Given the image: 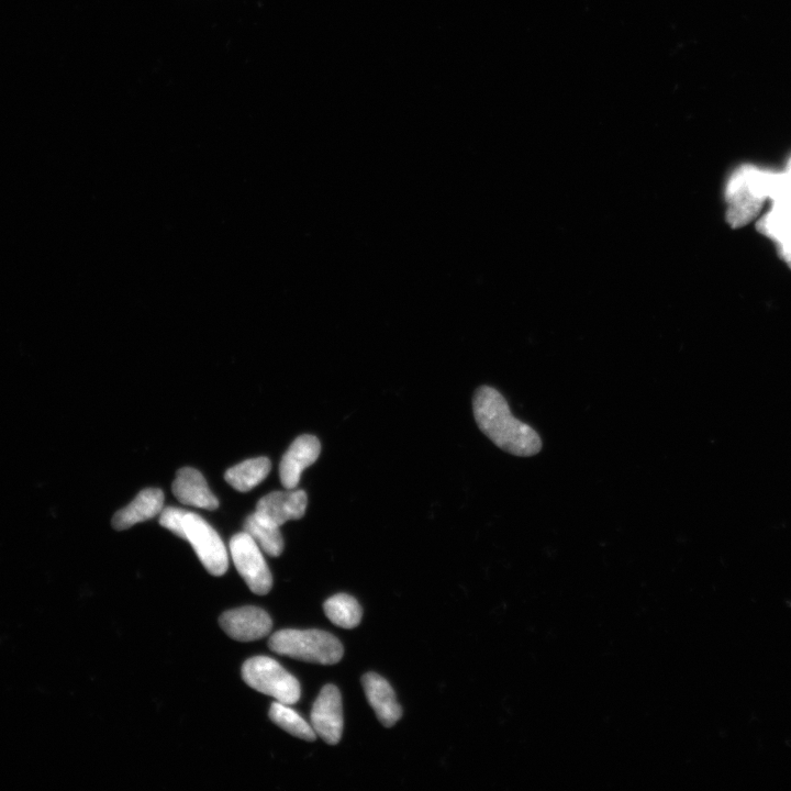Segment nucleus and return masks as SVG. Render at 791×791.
Wrapping results in <instances>:
<instances>
[{
	"mask_svg": "<svg viewBox=\"0 0 791 791\" xmlns=\"http://www.w3.org/2000/svg\"><path fill=\"white\" fill-rule=\"evenodd\" d=\"M473 410L479 429L499 449L516 456H532L541 451L538 432L512 416L507 400L497 389L479 387L474 395Z\"/></svg>",
	"mask_w": 791,
	"mask_h": 791,
	"instance_id": "obj_1",
	"label": "nucleus"
},
{
	"mask_svg": "<svg viewBox=\"0 0 791 791\" xmlns=\"http://www.w3.org/2000/svg\"><path fill=\"white\" fill-rule=\"evenodd\" d=\"M321 443L318 438L304 434L297 438L284 454L280 465V478L286 489H295L303 472L320 456Z\"/></svg>",
	"mask_w": 791,
	"mask_h": 791,
	"instance_id": "obj_10",
	"label": "nucleus"
},
{
	"mask_svg": "<svg viewBox=\"0 0 791 791\" xmlns=\"http://www.w3.org/2000/svg\"><path fill=\"white\" fill-rule=\"evenodd\" d=\"M244 532L259 544L267 555L277 557L284 551V540L280 527L254 512L244 521Z\"/></svg>",
	"mask_w": 791,
	"mask_h": 791,
	"instance_id": "obj_14",
	"label": "nucleus"
},
{
	"mask_svg": "<svg viewBox=\"0 0 791 791\" xmlns=\"http://www.w3.org/2000/svg\"><path fill=\"white\" fill-rule=\"evenodd\" d=\"M219 622L231 639L240 642L261 640L273 627L269 614L256 607L229 610L220 617Z\"/></svg>",
	"mask_w": 791,
	"mask_h": 791,
	"instance_id": "obj_8",
	"label": "nucleus"
},
{
	"mask_svg": "<svg viewBox=\"0 0 791 791\" xmlns=\"http://www.w3.org/2000/svg\"><path fill=\"white\" fill-rule=\"evenodd\" d=\"M186 510L167 507L161 511L160 523L167 530L172 531L177 537L182 539L184 533V522L187 515Z\"/></svg>",
	"mask_w": 791,
	"mask_h": 791,
	"instance_id": "obj_19",
	"label": "nucleus"
},
{
	"mask_svg": "<svg viewBox=\"0 0 791 791\" xmlns=\"http://www.w3.org/2000/svg\"><path fill=\"white\" fill-rule=\"evenodd\" d=\"M311 726L319 738L330 745L340 742L343 732L342 698L336 686L322 688L311 710Z\"/></svg>",
	"mask_w": 791,
	"mask_h": 791,
	"instance_id": "obj_7",
	"label": "nucleus"
},
{
	"mask_svg": "<svg viewBox=\"0 0 791 791\" xmlns=\"http://www.w3.org/2000/svg\"><path fill=\"white\" fill-rule=\"evenodd\" d=\"M172 489L174 496L186 506L207 510L219 507V500L211 493L205 477L191 467H184L177 472Z\"/></svg>",
	"mask_w": 791,
	"mask_h": 791,
	"instance_id": "obj_12",
	"label": "nucleus"
},
{
	"mask_svg": "<svg viewBox=\"0 0 791 791\" xmlns=\"http://www.w3.org/2000/svg\"><path fill=\"white\" fill-rule=\"evenodd\" d=\"M270 718L276 726L292 734L293 737L308 742H314L317 739L313 726L302 716L298 715L289 705L278 703L277 701L271 706Z\"/></svg>",
	"mask_w": 791,
	"mask_h": 791,
	"instance_id": "obj_18",
	"label": "nucleus"
},
{
	"mask_svg": "<svg viewBox=\"0 0 791 791\" xmlns=\"http://www.w3.org/2000/svg\"><path fill=\"white\" fill-rule=\"evenodd\" d=\"M757 230L776 245L791 244V203H773L770 211L757 222Z\"/></svg>",
	"mask_w": 791,
	"mask_h": 791,
	"instance_id": "obj_16",
	"label": "nucleus"
},
{
	"mask_svg": "<svg viewBox=\"0 0 791 791\" xmlns=\"http://www.w3.org/2000/svg\"><path fill=\"white\" fill-rule=\"evenodd\" d=\"M164 494L161 489L147 488L133 499L132 503L117 512L113 519L116 530H127L139 522L147 521L161 514Z\"/></svg>",
	"mask_w": 791,
	"mask_h": 791,
	"instance_id": "obj_13",
	"label": "nucleus"
},
{
	"mask_svg": "<svg viewBox=\"0 0 791 791\" xmlns=\"http://www.w3.org/2000/svg\"><path fill=\"white\" fill-rule=\"evenodd\" d=\"M269 646L276 654L321 665L337 664L344 654L341 642L321 630L278 631L272 635Z\"/></svg>",
	"mask_w": 791,
	"mask_h": 791,
	"instance_id": "obj_3",
	"label": "nucleus"
},
{
	"mask_svg": "<svg viewBox=\"0 0 791 791\" xmlns=\"http://www.w3.org/2000/svg\"><path fill=\"white\" fill-rule=\"evenodd\" d=\"M242 678L251 688L285 705L296 704L302 695L297 679L271 657L256 656L245 662Z\"/></svg>",
	"mask_w": 791,
	"mask_h": 791,
	"instance_id": "obj_4",
	"label": "nucleus"
},
{
	"mask_svg": "<svg viewBox=\"0 0 791 791\" xmlns=\"http://www.w3.org/2000/svg\"><path fill=\"white\" fill-rule=\"evenodd\" d=\"M183 540L192 544L207 572L222 576L228 570V552L217 531L202 517L187 512Z\"/></svg>",
	"mask_w": 791,
	"mask_h": 791,
	"instance_id": "obj_5",
	"label": "nucleus"
},
{
	"mask_svg": "<svg viewBox=\"0 0 791 791\" xmlns=\"http://www.w3.org/2000/svg\"><path fill=\"white\" fill-rule=\"evenodd\" d=\"M272 463L267 458L244 461L226 472L228 484L241 493H248L270 474Z\"/></svg>",
	"mask_w": 791,
	"mask_h": 791,
	"instance_id": "obj_15",
	"label": "nucleus"
},
{
	"mask_svg": "<svg viewBox=\"0 0 791 791\" xmlns=\"http://www.w3.org/2000/svg\"><path fill=\"white\" fill-rule=\"evenodd\" d=\"M307 505L304 490L287 489V492H273L261 498L255 511L281 528L287 521L302 519Z\"/></svg>",
	"mask_w": 791,
	"mask_h": 791,
	"instance_id": "obj_9",
	"label": "nucleus"
},
{
	"mask_svg": "<svg viewBox=\"0 0 791 791\" xmlns=\"http://www.w3.org/2000/svg\"><path fill=\"white\" fill-rule=\"evenodd\" d=\"M230 553L236 568L251 592L264 596L271 592L273 577L259 544L247 532L236 534L230 541Z\"/></svg>",
	"mask_w": 791,
	"mask_h": 791,
	"instance_id": "obj_6",
	"label": "nucleus"
},
{
	"mask_svg": "<svg viewBox=\"0 0 791 791\" xmlns=\"http://www.w3.org/2000/svg\"><path fill=\"white\" fill-rule=\"evenodd\" d=\"M767 171L752 165L735 170L726 186L727 221L732 228L751 224L761 214L767 197Z\"/></svg>",
	"mask_w": 791,
	"mask_h": 791,
	"instance_id": "obj_2",
	"label": "nucleus"
},
{
	"mask_svg": "<svg viewBox=\"0 0 791 791\" xmlns=\"http://www.w3.org/2000/svg\"><path fill=\"white\" fill-rule=\"evenodd\" d=\"M326 616L334 625L343 629H354L360 625L363 611L353 597L339 594L329 598L325 605Z\"/></svg>",
	"mask_w": 791,
	"mask_h": 791,
	"instance_id": "obj_17",
	"label": "nucleus"
},
{
	"mask_svg": "<svg viewBox=\"0 0 791 791\" xmlns=\"http://www.w3.org/2000/svg\"><path fill=\"white\" fill-rule=\"evenodd\" d=\"M787 172L791 174V160L789 161Z\"/></svg>",
	"mask_w": 791,
	"mask_h": 791,
	"instance_id": "obj_21",
	"label": "nucleus"
},
{
	"mask_svg": "<svg viewBox=\"0 0 791 791\" xmlns=\"http://www.w3.org/2000/svg\"><path fill=\"white\" fill-rule=\"evenodd\" d=\"M776 247L779 256H781V259L791 269V244L776 245Z\"/></svg>",
	"mask_w": 791,
	"mask_h": 791,
	"instance_id": "obj_20",
	"label": "nucleus"
},
{
	"mask_svg": "<svg viewBox=\"0 0 791 791\" xmlns=\"http://www.w3.org/2000/svg\"><path fill=\"white\" fill-rule=\"evenodd\" d=\"M365 695L376 717L384 727L392 728L403 716L397 703L394 690L382 676L375 673L364 675L362 679Z\"/></svg>",
	"mask_w": 791,
	"mask_h": 791,
	"instance_id": "obj_11",
	"label": "nucleus"
}]
</instances>
